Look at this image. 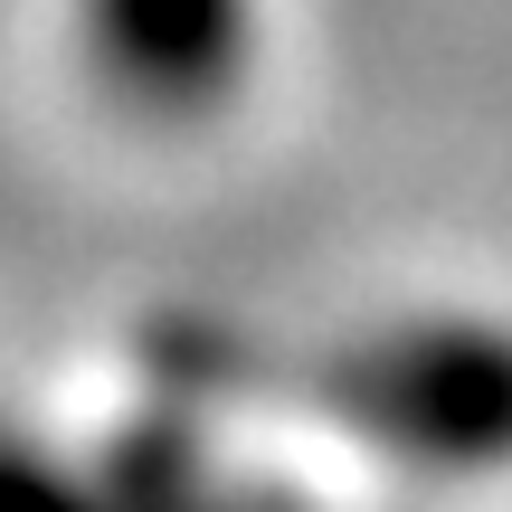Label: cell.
<instances>
[{
	"mask_svg": "<svg viewBox=\"0 0 512 512\" xmlns=\"http://www.w3.org/2000/svg\"><path fill=\"white\" fill-rule=\"evenodd\" d=\"M342 418L418 465H494L512 456V332L494 323H408L380 332L332 380Z\"/></svg>",
	"mask_w": 512,
	"mask_h": 512,
	"instance_id": "cell-1",
	"label": "cell"
},
{
	"mask_svg": "<svg viewBox=\"0 0 512 512\" xmlns=\"http://www.w3.org/2000/svg\"><path fill=\"white\" fill-rule=\"evenodd\" d=\"M86 76L143 124H200L247 86L256 0H76Z\"/></svg>",
	"mask_w": 512,
	"mask_h": 512,
	"instance_id": "cell-2",
	"label": "cell"
}]
</instances>
